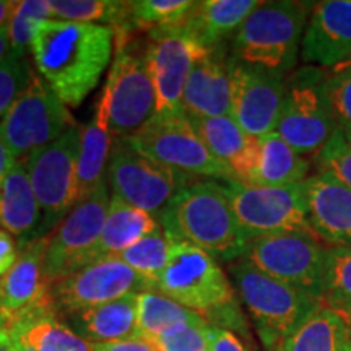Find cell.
Listing matches in <instances>:
<instances>
[{
	"label": "cell",
	"instance_id": "1",
	"mask_svg": "<svg viewBox=\"0 0 351 351\" xmlns=\"http://www.w3.org/2000/svg\"><path fill=\"white\" fill-rule=\"evenodd\" d=\"M114 54V32L106 25L49 20L39 26L33 62L67 108H78L98 86Z\"/></svg>",
	"mask_w": 351,
	"mask_h": 351
},
{
	"label": "cell",
	"instance_id": "2",
	"mask_svg": "<svg viewBox=\"0 0 351 351\" xmlns=\"http://www.w3.org/2000/svg\"><path fill=\"white\" fill-rule=\"evenodd\" d=\"M158 221L171 239L195 245L221 262L244 257L249 244L219 181L187 184Z\"/></svg>",
	"mask_w": 351,
	"mask_h": 351
},
{
	"label": "cell",
	"instance_id": "3",
	"mask_svg": "<svg viewBox=\"0 0 351 351\" xmlns=\"http://www.w3.org/2000/svg\"><path fill=\"white\" fill-rule=\"evenodd\" d=\"M155 289L199 313L210 326L249 337V328L225 270L208 252L174 241L169 263Z\"/></svg>",
	"mask_w": 351,
	"mask_h": 351
},
{
	"label": "cell",
	"instance_id": "4",
	"mask_svg": "<svg viewBox=\"0 0 351 351\" xmlns=\"http://www.w3.org/2000/svg\"><path fill=\"white\" fill-rule=\"evenodd\" d=\"M314 3L261 2L232 36L231 57L241 64L287 75L295 69Z\"/></svg>",
	"mask_w": 351,
	"mask_h": 351
},
{
	"label": "cell",
	"instance_id": "5",
	"mask_svg": "<svg viewBox=\"0 0 351 351\" xmlns=\"http://www.w3.org/2000/svg\"><path fill=\"white\" fill-rule=\"evenodd\" d=\"M230 274L267 351L283 345L322 306L317 298L263 274L245 257L230 263Z\"/></svg>",
	"mask_w": 351,
	"mask_h": 351
},
{
	"label": "cell",
	"instance_id": "6",
	"mask_svg": "<svg viewBox=\"0 0 351 351\" xmlns=\"http://www.w3.org/2000/svg\"><path fill=\"white\" fill-rule=\"evenodd\" d=\"M99 99L114 138H127L156 114V93L147 59V38L114 36V59Z\"/></svg>",
	"mask_w": 351,
	"mask_h": 351
},
{
	"label": "cell",
	"instance_id": "7",
	"mask_svg": "<svg viewBox=\"0 0 351 351\" xmlns=\"http://www.w3.org/2000/svg\"><path fill=\"white\" fill-rule=\"evenodd\" d=\"M326 75L320 67L307 65L287 77L276 134L306 158L317 156L339 129L327 99Z\"/></svg>",
	"mask_w": 351,
	"mask_h": 351
},
{
	"label": "cell",
	"instance_id": "8",
	"mask_svg": "<svg viewBox=\"0 0 351 351\" xmlns=\"http://www.w3.org/2000/svg\"><path fill=\"white\" fill-rule=\"evenodd\" d=\"M247 243L289 231L314 232L309 223L304 186H258L234 179L221 181Z\"/></svg>",
	"mask_w": 351,
	"mask_h": 351
},
{
	"label": "cell",
	"instance_id": "9",
	"mask_svg": "<svg viewBox=\"0 0 351 351\" xmlns=\"http://www.w3.org/2000/svg\"><path fill=\"white\" fill-rule=\"evenodd\" d=\"M138 153L178 171L192 181L215 178L231 179L230 171L215 158L194 124L184 114L155 116L134 135L125 138Z\"/></svg>",
	"mask_w": 351,
	"mask_h": 351
},
{
	"label": "cell",
	"instance_id": "10",
	"mask_svg": "<svg viewBox=\"0 0 351 351\" xmlns=\"http://www.w3.org/2000/svg\"><path fill=\"white\" fill-rule=\"evenodd\" d=\"M82 129L73 125L62 137L21 160L28 171L34 195L41 208L39 238L49 236L75 207L77 165L82 147Z\"/></svg>",
	"mask_w": 351,
	"mask_h": 351
},
{
	"label": "cell",
	"instance_id": "11",
	"mask_svg": "<svg viewBox=\"0 0 351 351\" xmlns=\"http://www.w3.org/2000/svg\"><path fill=\"white\" fill-rule=\"evenodd\" d=\"M106 181L112 197L160 218L174 197L194 182L178 171L135 150L125 138H114Z\"/></svg>",
	"mask_w": 351,
	"mask_h": 351
},
{
	"label": "cell",
	"instance_id": "12",
	"mask_svg": "<svg viewBox=\"0 0 351 351\" xmlns=\"http://www.w3.org/2000/svg\"><path fill=\"white\" fill-rule=\"evenodd\" d=\"M244 257L263 274L322 301L327 245L314 232L289 231L257 238L247 244Z\"/></svg>",
	"mask_w": 351,
	"mask_h": 351
},
{
	"label": "cell",
	"instance_id": "13",
	"mask_svg": "<svg viewBox=\"0 0 351 351\" xmlns=\"http://www.w3.org/2000/svg\"><path fill=\"white\" fill-rule=\"evenodd\" d=\"M77 125L69 108L39 73L0 121V140L16 161L47 147Z\"/></svg>",
	"mask_w": 351,
	"mask_h": 351
},
{
	"label": "cell",
	"instance_id": "14",
	"mask_svg": "<svg viewBox=\"0 0 351 351\" xmlns=\"http://www.w3.org/2000/svg\"><path fill=\"white\" fill-rule=\"evenodd\" d=\"M109 202L108 182L93 195L77 204L60 225L47 236L44 256V278L52 285L90 265L106 219Z\"/></svg>",
	"mask_w": 351,
	"mask_h": 351
},
{
	"label": "cell",
	"instance_id": "15",
	"mask_svg": "<svg viewBox=\"0 0 351 351\" xmlns=\"http://www.w3.org/2000/svg\"><path fill=\"white\" fill-rule=\"evenodd\" d=\"M150 289H155V285L119 257L101 258L49 285L51 301L59 319Z\"/></svg>",
	"mask_w": 351,
	"mask_h": 351
},
{
	"label": "cell",
	"instance_id": "16",
	"mask_svg": "<svg viewBox=\"0 0 351 351\" xmlns=\"http://www.w3.org/2000/svg\"><path fill=\"white\" fill-rule=\"evenodd\" d=\"M208 51L176 25L147 34V59L155 85L158 116L184 114L182 95L189 75Z\"/></svg>",
	"mask_w": 351,
	"mask_h": 351
},
{
	"label": "cell",
	"instance_id": "17",
	"mask_svg": "<svg viewBox=\"0 0 351 351\" xmlns=\"http://www.w3.org/2000/svg\"><path fill=\"white\" fill-rule=\"evenodd\" d=\"M287 75L241 64L231 57V116L249 135L276 132L282 116Z\"/></svg>",
	"mask_w": 351,
	"mask_h": 351
},
{
	"label": "cell",
	"instance_id": "18",
	"mask_svg": "<svg viewBox=\"0 0 351 351\" xmlns=\"http://www.w3.org/2000/svg\"><path fill=\"white\" fill-rule=\"evenodd\" d=\"M46 251L47 236L32 241L21 249L15 265L0 278V311L7 327L26 319L56 314L49 283L44 278Z\"/></svg>",
	"mask_w": 351,
	"mask_h": 351
},
{
	"label": "cell",
	"instance_id": "19",
	"mask_svg": "<svg viewBox=\"0 0 351 351\" xmlns=\"http://www.w3.org/2000/svg\"><path fill=\"white\" fill-rule=\"evenodd\" d=\"M301 60L335 69L351 60V0L314 3L301 43Z\"/></svg>",
	"mask_w": 351,
	"mask_h": 351
},
{
	"label": "cell",
	"instance_id": "20",
	"mask_svg": "<svg viewBox=\"0 0 351 351\" xmlns=\"http://www.w3.org/2000/svg\"><path fill=\"white\" fill-rule=\"evenodd\" d=\"M182 112L189 119L231 116V56L225 46L195 62L184 88Z\"/></svg>",
	"mask_w": 351,
	"mask_h": 351
},
{
	"label": "cell",
	"instance_id": "21",
	"mask_svg": "<svg viewBox=\"0 0 351 351\" xmlns=\"http://www.w3.org/2000/svg\"><path fill=\"white\" fill-rule=\"evenodd\" d=\"M302 186L314 234L330 245L351 247V189L324 173L309 176Z\"/></svg>",
	"mask_w": 351,
	"mask_h": 351
},
{
	"label": "cell",
	"instance_id": "22",
	"mask_svg": "<svg viewBox=\"0 0 351 351\" xmlns=\"http://www.w3.org/2000/svg\"><path fill=\"white\" fill-rule=\"evenodd\" d=\"M210 153L230 171L231 179L251 182L261 158V138L252 137L232 116L191 119Z\"/></svg>",
	"mask_w": 351,
	"mask_h": 351
},
{
	"label": "cell",
	"instance_id": "23",
	"mask_svg": "<svg viewBox=\"0 0 351 351\" xmlns=\"http://www.w3.org/2000/svg\"><path fill=\"white\" fill-rule=\"evenodd\" d=\"M258 5L257 0H202L176 26L205 49H215L225 46Z\"/></svg>",
	"mask_w": 351,
	"mask_h": 351
},
{
	"label": "cell",
	"instance_id": "24",
	"mask_svg": "<svg viewBox=\"0 0 351 351\" xmlns=\"http://www.w3.org/2000/svg\"><path fill=\"white\" fill-rule=\"evenodd\" d=\"M60 320L93 345L140 339L137 295L78 311Z\"/></svg>",
	"mask_w": 351,
	"mask_h": 351
},
{
	"label": "cell",
	"instance_id": "25",
	"mask_svg": "<svg viewBox=\"0 0 351 351\" xmlns=\"http://www.w3.org/2000/svg\"><path fill=\"white\" fill-rule=\"evenodd\" d=\"M41 208L23 161H16L0 186V223L19 238L20 251L39 238Z\"/></svg>",
	"mask_w": 351,
	"mask_h": 351
},
{
	"label": "cell",
	"instance_id": "26",
	"mask_svg": "<svg viewBox=\"0 0 351 351\" xmlns=\"http://www.w3.org/2000/svg\"><path fill=\"white\" fill-rule=\"evenodd\" d=\"M114 135L109 127L108 109L103 101H98L93 117L82 129V147L77 165L75 205L86 200L98 189L106 184L108 160Z\"/></svg>",
	"mask_w": 351,
	"mask_h": 351
},
{
	"label": "cell",
	"instance_id": "27",
	"mask_svg": "<svg viewBox=\"0 0 351 351\" xmlns=\"http://www.w3.org/2000/svg\"><path fill=\"white\" fill-rule=\"evenodd\" d=\"M160 226L158 218L152 213L132 207L111 195L103 231L95 245L91 261L96 262L101 258L121 257L127 249L155 232Z\"/></svg>",
	"mask_w": 351,
	"mask_h": 351
},
{
	"label": "cell",
	"instance_id": "28",
	"mask_svg": "<svg viewBox=\"0 0 351 351\" xmlns=\"http://www.w3.org/2000/svg\"><path fill=\"white\" fill-rule=\"evenodd\" d=\"M311 163L293 150L276 132L261 138V158L252 181L258 186H293L309 178Z\"/></svg>",
	"mask_w": 351,
	"mask_h": 351
},
{
	"label": "cell",
	"instance_id": "29",
	"mask_svg": "<svg viewBox=\"0 0 351 351\" xmlns=\"http://www.w3.org/2000/svg\"><path fill=\"white\" fill-rule=\"evenodd\" d=\"M283 346L287 351H351V335L340 315L322 304Z\"/></svg>",
	"mask_w": 351,
	"mask_h": 351
},
{
	"label": "cell",
	"instance_id": "30",
	"mask_svg": "<svg viewBox=\"0 0 351 351\" xmlns=\"http://www.w3.org/2000/svg\"><path fill=\"white\" fill-rule=\"evenodd\" d=\"M7 332L33 351H95L93 343L82 339L56 314L21 320L7 327Z\"/></svg>",
	"mask_w": 351,
	"mask_h": 351
},
{
	"label": "cell",
	"instance_id": "31",
	"mask_svg": "<svg viewBox=\"0 0 351 351\" xmlns=\"http://www.w3.org/2000/svg\"><path fill=\"white\" fill-rule=\"evenodd\" d=\"M138 332L140 339L152 340L169 328L182 324L205 320L199 313L179 304L178 301L165 296L158 289H150L137 295Z\"/></svg>",
	"mask_w": 351,
	"mask_h": 351
},
{
	"label": "cell",
	"instance_id": "32",
	"mask_svg": "<svg viewBox=\"0 0 351 351\" xmlns=\"http://www.w3.org/2000/svg\"><path fill=\"white\" fill-rule=\"evenodd\" d=\"M173 245L174 239H171L168 232L160 226L155 232L127 249L119 258L143 278L156 285V280L160 278V275L169 263Z\"/></svg>",
	"mask_w": 351,
	"mask_h": 351
},
{
	"label": "cell",
	"instance_id": "33",
	"mask_svg": "<svg viewBox=\"0 0 351 351\" xmlns=\"http://www.w3.org/2000/svg\"><path fill=\"white\" fill-rule=\"evenodd\" d=\"M194 2L189 0H135L130 2L129 26L137 34H148L179 25Z\"/></svg>",
	"mask_w": 351,
	"mask_h": 351
},
{
	"label": "cell",
	"instance_id": "34",
	"mask_svg": "<svg viewBox=\"0 0 351 351\" xmlns=\"http://www.w3.org/2000/svg\"><path fill=\"white\" fill-rule=\"evenodd\" d=\"M52 20L51 5L47 0H23L19 2L8 21V38H10L12 54L26 57L32 52L36 33L44 21Z\"/></svg>",
	"mask_w": 351,
	"mask_h": 351
},
{
	"label": "cell",
	"instance_id": "35",
	"mask_svg": "<svg viewBox=\"0 0 351 351\" xmlns=\"http://www.w3.org/2000/svg\"><path fill=\"white\" fill-rule=\"evenodd\" d=\"M322 304L332 311L351 307V247L328 245Z\"/></svg>",
	"mask_w": 351,
	"mask_h": 351
},
{
	"label": "cell",
	"instance_id": "36",
	"mask_svg": "<svg viewBox=\"0 0 351 351\" xmlns=\"http://www.w3.org/2000/svg\"><path fill=\"white\" fill-rule=\"evenodd\" d=\"M147 341H150L156 351H210L212 326L207 320L182 324Z\"/></svg>",
	"mask_w": 351,
	"mask_h": 351
},
{
	"label": "cell",
	"instance_id": "37",
	"mask_svg": "<svg viewBox=\"0 0 351 351\" xmlns=\"http://www.w3.org/2000/svg\"><path fill=\"white\" fill-rule=\"evenodd\" d=\"M326 93L337 127L351 138V65H340L327 73Z\"/></svg>",
	"mask_w": 351,
	"mask_h": 351
},
{
	"label": "cell",
	"instance_id": "38",
	"mask_svg": "<svg viewBox=\"0 0 351 351\" xmlns=\"http://www.w3.org/2000/svg\"><path fill=\"white\" fill-rule=\"evenodd\" d=\"M315 166L317 173L328 174L351 189V138L337 129L326 147L315 156Z\"/></svg>",
	"mask_w": 351,
	"mask_h": 351
},
{
	"label": "cell",
	"instance_id": "39",
	"mask_svg": "<svg viewBox=\"0 0 351 351\" xmlns=\"http://www.w3.org/2000/svg\"><path fill=\"white\" fill-rule=\"evenodd\" d=\"M34 72L26 57L10 56L0 64V116H5L19 96L28 88Z\"/></svg>",
	"mask_w": 351,
	"mask_h": 351
},
{
	"label": "cell",
	"instance_id": "40",
	"mask_svg": "<svg viewBox=\"0 0 351 351\" xmlns=\"http://www.w3.org/2000/svg\"><path fill=\"white\" fill-rule=\"evenodd\" d=\"M210 351H254V348L251 345H245L238 333L212 326Z\"/></svg>",
	"mask_w": 351,
	"mask_h": 351
},
{
	"label": "cell",
	"instance_id": "41",
	"mask_svg": "<svg viewBox=\"0 0 351 351\" xmlns=\"http://www.w3.org/2000/svg\"><path fill=\"white\" fill-rule=\"evenodd\" d=\"M20 245L5 230H0V276H3L19 261Z\"/></svg>",
	"mask_w": 351,
	"mask_h": 351
},
{
	"label": "cell",
	"instance_id": "42",
	"mask_svg": "<svg viewBox=\"0 0 351 351\" xmlns=\"http://www.w3.org/2000/svg\"><path fill=\"white\" fill-rule=\"evenodd\" d=\"M95 351H156L150 341L143 339H132L112 343H95Z\"/></svg>",
	"mask_w": 351,
	"mask_h": 351
},
{
	"label": "cell",
	"instance_id": "43",
	"mask_svg": "<svg viewBox=\"0 0 351 351\" xmlns=\"http://www.w3.org/2000/svg\"><path fill=\"white\" fill-rule=\"evenodd\" d=\"M15 163L16 160L12 156V153L7 150V147L3 145L2 140H0V186H2L3 179H5L8 171L13 168V165Z\"/></svg>",
	"mask_w": 351,
	"mask_h": 351
},
{
	"label": "cell",
	"instance_id": "44",
	"mask_svg": "<svg viewBox=\"0 0 351 351\" xmlns=\"http://www.w3.org/2000/svg\"><path fill=\"white\" fill-rule=\"evenodd\" d=\"M19 2H12V0H0V28H5L8 26L13 12H15Z\"/></svg>",
	"mask_w": 351,
	"mask_h": 351
},
{
	"label": "cell",
	"instance_id": "45",
	"mask_svg": "<svg viewBox=\"0 0 351 351\" xmlns=\"http://www.w3.org/2000/svg\"><path fill=\"white\" fill-rule=\"evenodd\" d=\"M12 56V46H10V38H8V29L0 28V64L3 60H7Z\"/></svg>",
	"mask_w": 351,
	"mask_h": 351
},
{
	"label": "cell",
	"instance_id": "46",
	"mask_svg": "<svg viewBox=\"0 0 351 351\" xmlns=\"http://www.w3.org/2000/svg\"><path fill=\"white\" fill-rule=\"evenodd\" d=\"M0 351H15L13 348V343L10 340V335H8L7 328L0 332Z\"/></svg>",
	"mask_w": 351,
	"mask_h": 351
},
{
	"label": "cell",
	"instance_id": "47",
	"mask_svg": "<svg viewBox=\"0 0 351 351\" xmlns=\"http://www.w3.org/2000/svg\"><path fill=\"white\" fill-rule=\"evenodd\" d=\"M333 313H337L341 317V320L345 322L346 328H348L350 335H351V307H348V309H340V311H333Z\"/></svg>",
	"mask_w": 351,
	"mask_h": 351
},
{
	"label": "cell",
	"instance_id": "48",
	"mask_svg": "<svg viewBox=\"0 0 351 351\" xmlns=\"http://www.w3.org/2000/svg\"><path fill=\"white\" fill-rule=\"evenodd\" d=\"M8 335H10V333H8ZM10 340H12V343H13V348H15V351H33L32 348H28V346L21 343V341L15 340V339H12V337H10Z\"/></svg>",
	"mask_w": 351,
	"mask_h": 351
},
{
	"label": "cell",
	"instance_id": "49",
	"mask_svg": "<svg viewBox=\"0 0 351 351\" xmlns=\"http://www.w3.org/2000/svg\"><path fill=\"white\" fill-rule=\"evenodd\" d=\"M5 328H7V326H5V319H3L2 311H0V332L5 330Z\"/></svg>",
	"mask_w": 351,
	"mask_h": 351
},
{
	"label": "cell",
	"instance_id": "50",
	"mask_svg": "<svg viewBox=\"0 0 351 351\" xmlns=\"http://www.w3.org/2000/svg\"><path fill=\"white\" fill-rule=\"evenodd\" d=\"M274 351H287V350H285V346H283V345H280L278 348H275Z\"/></svg>",
	"mask_w": 351,
	"mask_h": 351
},
{
	"label": "cell",
	"instance_id": "51",
	"mask_svg": "<svg viewBox=\"0 0 351 351\" xmlns=\"http://www.w3.org/2000/svg\"><path fill=\"white\" fill-rule=\"evenodd\" d=\"M348 65H351V60H350V62H348Z\"/></svg>",
	"mask_w": 351,
	"mask_h": 351
}]
</instances>
